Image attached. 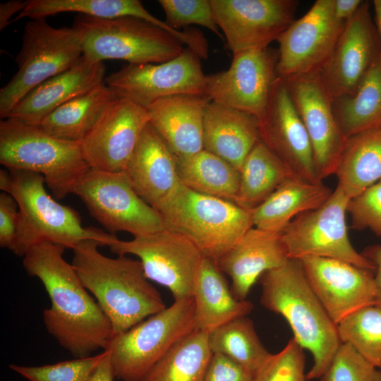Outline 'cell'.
I'll list each match as a JSON object with an SVG mask.
<instances>
[{"label": "cell", "instance_id": "44", "mask_svg": "<svg viewBox=\"0 0 381 381\" xmlns=\"http://www.w3.org/2000/svg\"><path fill=\"white\" fill-rule=\"evenodd\" d=\"M253 378L238 363L224 355L213 353L204 381H253Z\"/></svg>", "mask_w": 381, "mask_h": 381}, {"label": "cell", "instance_id": "17", "mask_svg": "<svg viewBox=\"0 0 381 381\" xmlns=\"http://www.w3.org/2000/svg\"><path fill=\"white\" fill-rule=\"evenodd\" d=\"M260 141L301 179L320 183L312 144L286 80L277 77L262 116Z\"/></svg>", "mask_w": 381, "mask_h": 381}, {"label": "cell", "instance_id": "38", "mask_svg": "<svg viewBox=\"0 0 381 381\" xmlns=\"http://www.w3.org/2000/svg\"><path fill=\"white\" fill-rule=\"evenodd\" d=\"M106 355L107 351L104 350L97 355L54 364L38 366L11 364L9 368L28 381H89Z\"/></svg>", "mask_w": 381, "mask_h": 381}, {"label": "cell", "instance_id": "4", "mask_svg": "<svg viewBox=\"0 0 381 381\" xmlns=\"http://www.w3.org/2000/svg\"><path fill=\"white\" fill-rule=\"evenodd\" d=\"M44 184V178L37 173L0 171V189L15 199L19 210L13 253L23 257L31 247L42 242L73 250L85 241L109 247L118 239L114 234L94 226H83L78 212L56 202L47 192Z\"/></svg>", "mask_w": 381, "mask_h": 381}, {"label": "cell", "instance_id": "1", "mask_svg": "<svg viewBox=\"0 0 381 381\" xmlns=\"http://www.w3.org/2000/svg\"><path fill=\"white\" fill-rule=\"evenodd\" d=\"M65 248L42 242L25 254L23 265L40 279L51 301L43 322L59 345L75 358L106 349L113 336L111 324L82 284L72 264L63 257Z\"/></svg>", "mask_w": 381, "mask_h": 381}, {"label": "cell", "instance_id": "12", "mask_svg": "<svg viewBox=\"0 0 381 381\" xmlns=\"http://www.w3.org/2000/svg\"><path fill=\"white\" fill-rule=\"evenodd\" d=\"M109 248L117 255L138 257L146 277L167 288L174 301L193 297L204 256L183 236L164 229L128 241L118 238Z\"/></svg>", "mask_w": 381, "mask_h": 381}, {"label": "cell", "instance_id": "13", "mask_svg": "<svg viewBox=\"0 0 381 381\" xmlns=\"http://www.w3.org/2000/svg\"><path fill=\"white\" fill-rule=\"evenodd\" d=\"M200 58L186 47L161 64H128L104 79L119 97L147 109L156 101L177 95H205L206 75Z\"/></svg>", "mask_w": 381, "mask_h": 381}, {"label": "cell", "instance_id": "42", "mask_svg": "<svg viewBox=\"0 0 381 381\" xmlns=\"http://www.w3.org/2000/svg\"><path fill=\"white\" fill-rule=\"evenodd\" d=\"M347 212L353 229H370L381 238V180L350 199Z\"/></svg>", "mask_w": 381, "mask_h": 381}, {"label": "cell", "instance_id": "33", "mask_svg": "<svg viewBox=\"0 0 381 381\" xmlns=\"http://www.w3.org/2000/svg\"><path fill=\"white\" fill-rule=\"evenodd\" d=\"M333 109L346 138L381 126V54L352 94L334 99Z\"/></svg>", "mask_w": 381, "mask_h": 381}, {"label": "cell", "instance_id": "23", "mask_svg": "<svg viewBox=\"0 0 381 381\" xmlns=\"http://www.w3.org/2000/svg\"><path fill=\"white\" fill-rule=\"evenodd\" d=\"M205 95H177L160 99L147 108L149 123L176 158L192 156L204 149Z\"/></svg>", "mask_w": 381, "mask_h": 381}, {"label": "cell", "instance_id": "6", "mask_svg": "<svg viewBox=\"0 0 381 381\" xmlns=\"http://www.w3.org/2000/svg\"><path fill=\"white\" fill-rule=\"evenodd\" d=\"M157 211L165 229L187 238L216 262L253 227L250 210L195 192L181 182Z\"/></svg>", "mask_w": 381, "mask_h": 381}, {"label": "cell", "instance_id": "7", "mask_svg": "<svg viewBox=\"0 0 381 381\" xmlns=\"http://www.w3.org/2000/svg\"><path fill=\"white\" fill-rule=\"evenodd\" d=\"M82 37L83 55L94 62L124 60L128 64H161L179 56L183 43L142 18H97L77 15L73 25Z\"/></svg>", "mask_w": 381, "mask_h": 381}, {"label": "cell", "instance_id": "14", "mask_svg": "<svg viewBox=\"0 0 381 381\" xmlns=\"http://www.w3.org/2000/svg\"><path fill=\"white\" fill-rule=\"evenodd\" d=\"M334 0H317L277 40V75L288 78L320 70L332 54L346 22L337 18Z\"/></svg>", "mask_w": 381, "mask_h": 381}, {"label": "cell", "instance_id": "47", "mask_svg": "<svg viewBox=\"0 0 381 381\" xmlns=\"http://www.w3.org/2000/svg\"><path fill=\"white\" fill-rule=\"evenodd\" d=\"M362 2L361 0H334L333 11L335 17L346 22L355 14Z\"/></svg>", "mask_w": 381, "mask_h": 381}, {"label": "cell", "instance_id": "8", "mask_svg": "<svg viewBox=\"0 0 381 381\" xmlns=\"http://www.w3.org/2000/svg\"><path fill=\"white\" fill-rule=\"evenodd\" d=\"M193 297L169 307L114 335L106 349L114 377L140 381L179 341L195 330Z\"/></svg>", "mask_w": 381, "mask_h": 381}, {"label": "cell", "instance_id": "35", "mask_svg": "<svg viewBox=\"0 0 381 381\" xmlns=\"http://www.w3.org/2000/svg\"><path fill=\"white\" fill-rule=\"evenodd\" d=\"M212 355L209 333L194 330L173 346L140 381H204Z\"/></svg>", "mask_w": 381, "mask_h": 381}, {"label": "cell", "instance_id": "48", "mask_svg": "<svg viewBox=\"0 0 381 381\" xmlns=\"http://www.w3.org/2000/svg\"><path fill=\"white\" fill-rule=\"evenodd\" d=\"M107 351V355L95 370L89 381H113L114 377L110 361L109 352Z\"/></svg>", "mask_w": 381, "mask_h": 381}, {"label": "cell", "instance_id": "10", "mask_svg": "<svg viewBox=\"0 0 381 381\" xmlns=\"http://www.w3.org/2000/svg\"><path fill=\"white\" fill-rule=\"evenodd\" d=\"M73 194L80 198L90 215L111 234L125 231L135 237L165 229L159 213L137 194L124 171L90 169Z\"/></svg>", "mask_w": 381, "mask_h": 381}, {"label": "cell", "instance_id": "45", "mask_svg": "<svg viewBox=\"0 0 381 381\" xmlns=\"http://www.w3.org/2000/svg\"><path fill=\"white\" fill-rule=\"evenodd\" d=\"M362 255L375 266L374 278L376 286L375 305L381 307V245L366 248Z\"/></svg>", "mask_w": 381, "mask_h": 381}, {"label": "cell", "instance_id": "28", "mask_svg": "<svg viewBox=\"0 0 381 381\" xmlns=\"http://www.w3.org/2000/svg\"><path fill=\"white\" fill-rule=\"evenodd\" d=\"M332 193L331 188L322 183H310L300 178L288 180L251 210L253 227L282 233L296 217L318 208Z\"/></svg>", "mask_w": 381, "mask_h": 381}, {"label": "cell", "instance_id": "20", "mask_svg": "<svg viewBox=\"0 0 381 381\" xmlns=\"http://www.w3.org/2000/svg\"><path fill=\"white\" fill-rule=\"evenodd\" d=\"M363 1L344 30L329 58L320 68L333 98L352 94L381 54V43L370 13Z\"/></svg>", "mask_w": 381, "mask_h": 381}, {"label": "cell", "instance_id": "37", "mask_svg": "<svg viewBox=\"0 0 381 381\" xmlns=\"http://www.w3.org/2000/svg\"><path fill=\"white\" fill-rule=\"evenodd\" d=\"M341 343L350 344L381 370V307L370 305L352 313L337 325Z\"/></svg>", "mask_w": 381, "mask_h": 381}, {"label": "cell", "instance_id": "39", "mask_svg": "<svg viewBox=\"0 0 381 381\" xmlns=\"http://www.w3.org/2000/svg\"><path fill=\"white\" fill-rule=\"evenodd\" d=\"M320 381H381V370L358 353L350 344L341 343Z\"/></svg>", "mask_w": 381, "mask_h": 381}, {"label": "cell", "instance_id": "9", "mask_svg": "<svg viewBox=\"0 0 381 381\" xmlns=\"http://www.w3.org/2000/svg\"><path fill=\"white\" fill-rule=\"evenodd\" d=\"M82 56V37L74 27L56 28L45 19L28 21L16 58L17 72L0 90L1 118L29 91L70 68Z\"/></svg>", "mask_w": 381, "mask_h": 381}, {"label": "cell", "instance_id": "11", "mask_svg": "<svg viewBox=\"0 0 381 381\" xmlns=\"http://www.w3.org/2000/svg\"><path fill=\"white\" fill-rule=\"evenodd\" d=\"M349 200L337 186L322 205L296 217L281 233L289 258H333L374 271L373 263L355 250L349 238L346 214Z\"/></svg>", "mask_w": 381, "mask_h": 381}, {"label": "cell", "instance_id": "27", "mask_svg": "<svg viewBox=\"0 0 381 381\" xmlns=\"http://www.w3.org/2000/svg\"><path fill=\"white\" fill-rule=\"evenodd\" d=\"M195 330L210 333L220 326L248 315L253 305L238 300L217 262L204 257L193 292Z\"/></svg>", "mask_w": 381, "mask_h": 381}, {"label": "cell", "instance_id": "25", "mask_svg": "<svg viewBox=\"0 0 381 381\" xmlns=\"http://www.w3.org/2000/svg\"><path fill=\"white\" fill-rule=\"evenodd\" d=\"M124 172L137 194L156 210L180 182L176 157L150 123Z\"/></svg>", "mask_w": 381, "mask_h": 381}, {"label": "cell", "instance_id": "46", "mask_svg": "<svg viewBox=\"0 0 381 381\" xmlns=\"http://www.w3.org/2000/svg\"><path fill=\"white\" fill-rule=\"evenodd\" d=\"M28 1L12 0L0 4V30L11 23L13 14L20 13L27 6Z\"/></svg>", "mask_w": 381, "mask_h": 381}, {"label": "cell", "instance_id": "5", "mask_svg": "<svg viewBox=\"0 0 381 381\" xmlns=\"http://www.w3.org/2000/svg\"><path fill=\"white\" fill-rule=\"evenodd\" d=\"M0 163L6 169L41 174L56 199L73 193L91 167L80 143L12 118L0 122Z\"/></svg>", "mask_w": 381, "mask_h": 381}, {"label": "cell", "instance_id": "24", "mask_svg": "<svg viewBox=\"0 0 381 381\" xmlns=\"http://www.w3.org/2000/svg\"><path fill=\"white\" fill-rule=\"evenodd\" d=\"M289 260L281 233L252 227L217 264L230 277L234 296L243 301L263 273Z\"/></svg>", "mask_w": 381, "mask_h": 381}, {"label": "cell", "instance_id": "16", "mask_svg": "<svg viewBox=\"0 0 381 381\" xmlns=\"http://www.w3.org/2000/svg\"><path fill=\"white\" fill-rule=\"evenodd\" d=\"M278 58V50L270 47L233 54L227 70L206 75L205 95L260 119L277 77Z\"/></svg>", "mask_w": 381, "mask_h": 381}, {"label": "cell", "instance_id": "43", "mask_svg": "<svg viewBox=\"0 0 381 381\" xmlns=\"http://www.w3.org/2000/svg\"><path fill=\"white\" fill-rule=\"evenodd\" d=\"M19 210L15 199L8 193H0V246L12 250L17 236Z\"/></svg>", "mask_w": 381, "mask_h": 381}, {"label": "cell", "instance_id": "31", "mask_svg": "<svg viewBox=\"0 0 381 381\" xmlns=\"http://www.w3.org/2000/svg\"><path fill=\"white\" fill-rule=\"evenodd\" d=\"M239 171L240 186L236 204L250 211L283 183L299 178L261 141L247 155Z\"/></svg>", "mask_w": 381, "mask_h": 381}, {"label": "cell", "instance_id": "3", "mask_svg": "<svg viewBox=\"0 0 381 381\" xmlns=\"http://www.w3.org/2000/svg\"><path fill=\"white\" fill-rule=\"evenodd\" d=\"M259 280L262 306L283 316L294 333L293 338L313 356V365L306 374L307 379L320 378L341 341L337 325L310 286L301 260L290 259L263 273Z\"/></svg>", "mask_w": 381, "mask_h": 381}, {"label": "cell", "instance_id": "49", "mask_svg": "<svg viewBox=\"0 0 381 381\" xmlns=\"http://www.w3.org/2000/svg\"><path fill=\"white\" fill-rule=\"evenodd\" d=\"M372 4L375 13L374 23L381 43V0H373Z\"/></svg>", "mask_w": 381, "mask_h": 381}, {"label": "cell", "instance_id": "2", "mask_svg": "<svg viewBox=\"0 0 381 381\" xmlns=\"http://www.w3.org/2000/svg\"><path fill=\"white\" fill-rule=\"evenodd\" d=\"M99 246L91 240L80 243L73 250L71 264L109 320L113 336L167 308L140 260L126 255L107 257L98 250Z\"/></svg>", "mask_w": 381, "mask_h": 381}, {"label": "cell", "instance_id": "15", "mask_svg": "<svg viewBox=\"0 0 381 381\" xmlns=\"http://www.w3.org/2000/svg\"><path fill=\"white\" fill-rule=\"evenodd\" d=\"M233 54L269 47L294 21L298 0H210Z\"/></svg>", "mask_w": 381, "mask_h": 381}, {"label": "cell", "instance_id": "21", "mask_svg": "<svg viewBox=\"0 0 381 381\" xmlns=\"http://www.w3.org/2000/svg\"><path fill=\"white\" fill-rule=\"evenodd\" d=\"M300 260L310 286L335 325L375 304L376 286L371 270L333 258Z\"/></svg>", "mask_w": 381, "mask_h": 381}, {"label": "cell", "instance_id": "22", "mask_svg": "<svg viewBox=\"0 0 381 381\" xmlns=\"http://www.w3.org/2000/svg\"><path fill=\"white\" fill-rule=\"evenodd\" d=\"M104 75L103 62L92 61L83 55L72 67L29 91L5 119L39 126L59 107L103 83Z\"/></svg>", "mask_w": 381, "mask_h": 381}, {"label": "cell", "instance_id": "40", "mask_svg": "<svg viewBox=\"0 0 381 381\" xmlns=\"http://www.w3.org/2000/svg\"><path fill=\"white\" fill-rule=\"evenodd\" d=\"M305 364L303 349L292 338L282 351L271 355L253 381H309Z\"/></svg>", "mask_w": 381, "mask_h": 381}, {"label": "cell", "instance_id": "18", "mask_svg": "<svg viewBox=\"0 0 381 381\" xmlns=\"http://www.w3.org/2000/svg\"><path fill=\"white\" fill-rule=\"evenodd\" d=\"M310 138L319 179L335 174L348 138L336 119L334 98L320 70L284 78Z\"/></svg>", "mask_w": 381, "mask_h": 381}, {"label": "cell", "instance_id": "19", "mask_svg": "<svg viewBox=\"0 0 381 381\" xmlns=\"http://www.w3.org/2000/svg\"><path fill=\"white\" fill-rule=\"evenodd\" d=\"M149 120L147 109L133 102L121 97L112 101L80 142L91 169L124 171Z\"/></svg>", "mask_w": 381, "mask_h": 381}, {"label": "cell", "instance_id": "29", "mask_svg": "<svg viewBox=\"0 0 381 381\" xmlns=\"http://www.w3.org/2000/svg\"><path fill=\"white\" fill-rule=\"evenodd\" d=\"M335 174L349 199L381 180V126L347 139Z\"/></svg>", "mask_w": 381, "mask_h": 381}, {"label": "cell", "instance_id": "36", "mask_svg": "<svg viewBox=\"0 0 381 381\" xmlns=\"http://www.w3.org/2000/svg\"><path fill=\"white\" fill-rule=\"evenodd\" d=\"M209 344L213 353L228 357L253 375L272 355L260 340L253 321L246 316L234 319L209 333Z\"/></svg>", "mask_w": 381, "mask_h": 381}, {"label": "cell", "instance_id": "30", "mask_svg": "<svg viewBox=\"0 0 381 381\" xmlns=\"http://www.w3.org/2000/svg\"><path fill=\"white\" fill-rule=\"evenodd\" d=\"M118 97L102 83L56 108L39 126L58 138L80 142Z\"/></svg>", "mask_w": 381, "mask_h": 381}, {"label": "cell", "instance_id": "32", "mask_svg": "<svg viewBox=\"0 0 381 381\" xmlns=\"http://www.w3.org/2000/svg\"><path fill=\"white\" fill-rule=\"evenodd\" d=\"M179 181L202 194L236 202L240 171L218 156L202 150L184 158H176Z\"/></svg>", "mask_w": 381, "mask_h": 381}, {"label": "cell", "instance_id": "26", "mask_svg": "<svg viewBox=\"0 0 381 381\" xmlns=\"http://www.w3.org/2000/svg\"><path fill=\"white\" fill-rule=\"evenodd\" d=\"M260 141L258 119L211 101L203 125L204 150L240 171L247 155Z\"/></svg>", "mask_w": 381, "mask_h": 381}, {"label": "cell", "instance_id": "41", "mask_svg": "<svg viewBox=\"0 0 381 381\" xmlns=\"http://www.w3.org/2000/svg\"><path fill=\"white\" fill-rule=\"evenodd\" d=\"M158 2L164 11L165 22L171 28L179 30L190 25H198L223 38L210 0H159Z\"/></svg>", "mask_w": 381, "mask_h": 381}, {"label": "cell", "instance_id": "34", "mask_svg": "<svg viewBox=\"0 0 381 381\" xmlns=\"http://www.w3.org/2000/svg\"><path fill=\"white\" fill-rule=\"evenodd\" d=\"M75 12L97 18L132 16L144 19L164 30L173 29L149 13L138 0H28L26 7L12 23L24 18L45 19L60 13Z\"/></svg>", "mask_w": 381, "mask_h": 381}]
</instances>
